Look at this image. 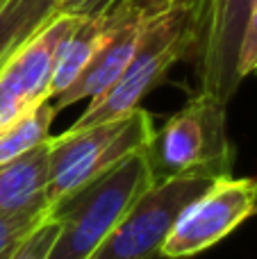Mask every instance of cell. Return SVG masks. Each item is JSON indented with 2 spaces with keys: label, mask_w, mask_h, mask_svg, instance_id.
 <instances>
[{
  "label": "cell",
  "mask_w": 257,
  "mask_h": 259,
  "mask_svg": "<svg viewBox=\"0 0 257 259\" xmlns=\"http://www.w3.org/2000/svg\"><path fill=\"white\" fill-rule=\"evenodd\" d=\"M205 3L207 0H166L155 7L121 77L103 96L89 100V107L68 130L114 121L139 107L141 98L155 89L178 62L196 53Z\"/></svg>",
  "instance_id": "1"
},
{
  "label": "cell",
  "mask_w": 257,
  "mask_h": 259,
  "mask_svg": "<svg viewBox=\"0 0 257 259\" xmlns=\"http://www.w3.org/2000/svg\"><path fill=\"white\" fill-rule=\"evenodd\" d=\"M150 184L139 150L66 196L50 209L59 232L46 259H89Z\"/></svg>",
  "instance_id": "2"
},
{
  "label": "cell",
  "mask_w": 257,
  "mask_h": 259,
  "mask_svg": "<svg viewBox=\"0 0 257 259\" xmlns=\"http://www.w3.org/2000/svg\"><path fill=\"white\" fill-rule=\"evenodd\" d=\"M141 152L153 182L182 175L214 180L232 175L235 148L226 134V105L198 91L166 125L153 132Z\"/></svg>",
  "instance_id": "3"
},
{
  "label": "cell",
  "mask_w": 257,
  "mask_h": 259,
  "mask_svg": "<svg viewBox=\"0 0 257 259\" xmlns=\"http://www.w3.org/2000/svg\"><path fill=\"white\" fill-rule=\"evenodd\" d=\"M153 132L150 114L137 107L114 121L84 130H66L64 134L50 137V178L46 189L48 207L53 209L57 202L107 173L118 161L144 150Z\"/></svg>",
  "instance_id": "4"
},
{
  "label": "cell",
  "mask_w": 257,
  "mask_h": 259,
  "mask_svg": "<svg viewBox=\"0 0 257 259\" xmlns=\"http://www.w3.org/2000/svg\"><path fill=\"white\" fill-rule=\"evenodd\" d=\"M214 182L205 175L153 182L89 259H157L178 216Z\"/></svg>",
  "instance_id": "5"
},
{
  "label": "cell",
  "mask_w": 257,
  "mask_h": 259,
  "mask_svg": "<svg viewBox=\"0 0 257 259\" xmlns=\"http://www.w3.org/2000/svg\"><path fill=\"white\" fill-rule=\"evenodd\" d=\"M257 209V180L219 178L178 216L159 257L185 259L212 248Z\"/></svg>",
  "instance_id": "6"
},
{
  "label": "cell",
  "mask_w": 257,
  "mask_h": 259,
  "mask_svg": "<svg viewBox=\"0 0 257 259\" xmlns=\"http://www.w3.org/2000/svg\"><path fill=\"white\" fill-rule=\"evenodd\" d=\"M82 14H55L0 68V130L50 98V80Z\"/></svg>",
  "instance_id": "7"
},
{
  "label": "cell",
  "mask_w": 257,
  "mask_h": 259,
  "mask_svg": "<svg viewBox=\"0 0 257 259\" xmlns=\"http://www.w3.org/2000/svg\"><path fill=\"white\" fill-rule=\"evenodd\" d=\"M253 0H207L200 21V36L196 46L200 94L214 96L228 105L239 89L241 77L237 71L244 27Z\"/></svg>",
  "instance_id": "8"
},
{
  "label": "cell",
  "mask_w": 257,
  "mask_h": 259,
  "mask_svg": "<svg viewBox=\"0 0 257 259\" xmlns=\"http://www.w3.org/2000/svg\"><path fill=\"white\" fill-rule=\"evenodd\" d=\"M153 9L155 7L146 0H118L114 12V25L103 46L96 50V55L89 59L84 71L75 77V82L66 91L48 100L55 112H62L80 100H96L121 77L139 46Z\"/></svg>",
  "instance_id": "9"
},
{
  "label": "cell",
  "mask_w": 257,
  "mask_h": 259,
  "mask_svg": "<svg viewBox=\"0 0 257 259\" xmlns=\"http://www.w3.org/2000/svg\"><path fill=\"white\" fill-rule=\"evenodd\" d=\"M48 139L32 150L0 164V214H12L34 205H48L46 200L50 178Z\"/></svg>",
  "instance_id": "10"
},
{
  "label": "cell",
  "mask_w": 257,
  "mask_h": 259,
  "mask_svg": "<svg viewBox=\"0 0 257 259\" xmlns=\"http://www.w3.org/2000/svg\"><path fill=\"white\" fill-rule=\"evenodd\" d=\"M116 5L94 9V12L80 16L75 30L71 32V36L66 39L62 53H59L57 66H55L53 80H50V98L48 100H53L55 96L66 91L68 87L75 82V77L84 71L89 59L96 55V50L103 46V41L107 39L109 30H112V25H114Z\"/></svg>",
  "instance_id": "11"
},
{
  "label": "cell",
  "mask_w": 257,
  "mask_h": 259,
  "mask_svg": "<svg viewBox=\"0 0 257 259\" xmlns=\"http://www.w3.org/2000/svg\"><path fill=\"white\" fill-rule=\"evenodd\" d=\"M55 14V0H7L0 7V68Z\"/></svg>",
  "instance_id": "12"
},
{
  "label": "cell",
  "mask_w": 257,
  "mask_h": 259,
  "mask_svg": "<svg viewBox=\"0 0 257 259\" xmlns=\"http://www.w3.org/2000/svg\"><path fill=\"white\" fill-rule=\"evenodd\" d=\"M55 114L57 112L53 109V105L46 100L32 112H27L25 116L0 130V164L44 143L50 137V125H53Z\"/></svg>",
  "instance_id": "13"
},
{
  "label": "cell",
  "mask_w": 257,
  "mask_h": 259,
  "mask_svg": "<svg viewBox=\"0 0 257 259\" xmlns=\"http://www.w3.org/2000/svg\"><path fill=\"white\" fill-rule=\"evenodd\" d=\"M50 216L48 205H34L12 214H0V259H9L25 237Z\"/></svg>",
  "instance_id": "14"
},
{
  "label": "cell",
  "mask_w": 257,
  "mask_h": 259,
  "mask_svg": "<svg viewBox=\"0 0 257 259\" xmlns=\"http://www.w3.org/2000/svg\"><path fill=\"white\" fill-rule=\"evenodd\" d=\"M57 232H59V225L53 216L44 221L41 225H36L30 234L25 237V241L14 250V255L9 259H46L53 248L55 239H57Z\"/></svg>",
  "instance_id": "15"
},
{
  "label": "cell",
  "mask_w": 257,
  "mask_h": 259,
  "mask_svg": "<svg viewBox=\"0 0 257 259\" xmlns=\"http://www.w3.org/2000/svg\"><path fill=\"white\" fill-rule=\"evenodd\" d=\"M241 82L248 75H255L257 71V0H253L248 12V21L244 27V39L239 48V64H237Z\"/></svg>",
  "instance_id": "16"
},
{
  "label": "cell",
  "mask_w": 257,
  "mask_h": 259,
  "mask_svg": "<svg viewBox=\"0 0 257 259\" xmlns=\"http://www.w3.org/2000/svg\"><path fill=\"white\" fill-rule=\"evenodd\" d=\"M118 0H55L59 14H89L94 9L116 5Z\"/></svg>",
  "instance_id": "17"
},
{
  "label": "cell",
  "mask_w": 257,
  "mask_h": 259,
  "mask_svg": "<svg viewBox=\"0 0 257 259\" xmlns=\"http://www.w3.org/2000/svg\"><path fill=\"white\" fill-rule=\"evenodd\" d=\"M146 3H148V5H153V7H157V3H155V0H146Z\"/></svg>",
  "instance_id": "18"
},
{
  "label": "cell",
  "mask_w": 257,
  "mask_h": 259,
  "mask_svg": "<svg viewBox=\"0 0 257 259\" xmlns=\"http://www.w3.org/2000/svg\"><path fill=\"white\" fill-rule=\"evenodd\" d=\"M155 3H157V7H159V5H164V3H166V0H155Z\"/></svg>",
  "instance_id": "19"
},
{
  "label": "cell",
  "mask_w": 257,
  "mask_h": 259,
  "mask_svg": "<svg viewBox=\"0 0 257 259\" xmlns=\"http://www.w3.org/2000/svg\"><path fill=\"white\" fill-rule=\"evenodd\" d=\"M5 3H7V0H0V7H3V5H5Z\"/></svg>",
  "instance_id": "20"
},
{
  "label": "cell",
  "mask_w": 257,
  "mask_h": 259,
  "mask_svg": "<svg viewBox=\"0 0 257 259\" xmlns=\"http://www.w3.org/2000/svg\"><path fill=\"white\" fill-rule=\"evenodd\" d=\"M255 75H257V71H255Z\"/></svg>",
  "instance_id": "21"
}]
</instances>
